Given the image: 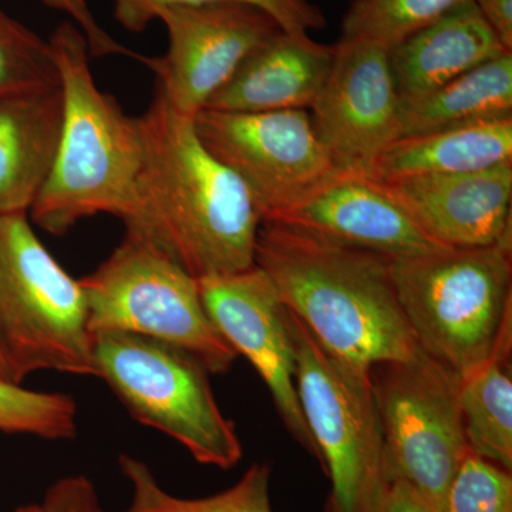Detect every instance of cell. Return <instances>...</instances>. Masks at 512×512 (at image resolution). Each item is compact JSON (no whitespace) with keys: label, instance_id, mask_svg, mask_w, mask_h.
I'll return each instance as SVG.
<instances>
[{"label":"cell","instance_id":"6da1fadb","mask_svg":"<svg viewBox=\"0 0 512 512\" xmlns=\"http://www.w3.org/2000/svg\"><path fill=\"white\" fill-rule=\"evenodd\" d=\"M137 120L136 214L126 227L144 232L195 279L252 268L262 218L244 183L204 147L194 119L157 92Z\"/></svg>","mask_w":512,"mask_h":512},{"label":"cell","instance_id":"7a4b0ae2","mask_svg":"<svg viewBox=\"0 0 512 512\" xmlns=\"http://www.w3.org/2000/svg\"><path fill=\"white\" fill-rule=\"evenodd\" d=\"M255 265L333 356L369 370L420 352L397 298L392 259L262 222Z\"/></svg>","mask_w":512,"mask_h":512},{"label":"cell","instance_id":"3957f363","mask_svg":"<svg viewBox=\"0 0 512 512\" xmlns=\"http://www.w3.org/2000/svg\"><path fill=\"white\" fill-rule=\"evenodd\" d=\"M49 42L63 96L62 134L52 173L29 215L56 237L100 214L127 224L136 214L141 163L137 117L101 92L86 37L74 23L57 26Z\"/></svg>","mask_w":512,"mask_h":512},{"label":"cell","instance_id":"277c9868","mask_svg":"<svg viewBox=\"0 0 512 512\" xmlns=\"http://www.w3.org/2000/svg\"><path fill=\"white\" fill-rule=\"evenodd\" d=\"M392 276L417 345L461 380L511 352L512 247L392 259Z\"/></svg>","mask_w":512,"mask_h":512},{"label":"cell","instance_id":"5b68a950","mask_svg":"<svg viewBox=\"0 0 512 512\" xmlns=\"http://www.w3.org/2000/svg\"><path fill=\"white\" fill-rule=\"evenodd\" d=\"M29 215L0 214V372L22 384L55 370L97 377L80 281L37 238Z\"/></svg>","mask_w":512,"mask_h":512},{"label":"cell","instance_id":"8992f818","mask_svg":"<svg viewBox=\"0 0 512 512\" xmlns=\"http://www.w3.org/2000/svg\"><path fill=\"white\" fill-rule=\"evenodd\" d=\"M288 326L299 404L330 480L323 512H384L392 484L369 370L329 353L289 309Z\"/></svg>","mask_w":512,"mask_h":512},{"label":"cell","instance_id":"52a82bcc","mask_svg":"<svg viewBox=\"0 0 512 512\" xmlns=\"http://www.w3.org/2000/svg\"><path fill=\"white\" fill-rule=\"evenodd\" d=\"M92 335L128 333L168 343L224 375L237 352L205 311L198 279L134 227L109 258L79 279Z\"/></svg>","mask_w":512,"mask_h":512},{"label":"cell","instance_id":"ba28073f","mask_svg":"<svg viewBox=\"0 0 512 512\" xmlns=\"http://www.w3.org/2000/svg\"><path fill=\"white\" fill-rule=\"evenodd\" d=\"M93 340L97 377L134 420L167 434L204 466H237L244 453L237 427L222 414L210 372L194 356L128 333Z\"/></svg>","mask_w":512,"mask_h":512},{"label":"cell","instance_id":"9c48e42d","mask_svg":"<svg viewBox=\"0 0 512 512\" xmlns=\"http://www.w3.org/2000/svg\"><path fill=\"white\" fill-rule=\"evenodd\" d=\"M382 423L390 484L406 483L444 512L447 491L470 453L460 409L461 379L420 350L369 369Z\"/></svg>","mask_w":512,"mask_h":512},{"label":"cell","instance_id":"30bf717a","mask_svg":"<svg viewBox=\"0 0 512 512\" xmlns=\"http://www.w3.org/2000/svg\"><path fill=\"white\" fill-rule=\"evenodd\" d=\"M194 127L204 147L251 194L262 222L305 200L336 173L308 110H201Z\"/></svg>","mask_w":512,"mask_h":512},{"label":"cell","instance_id":"8fae6325","mask_svg":"<svg viewBox=\"0 0 512 512\" xmlns=\"http://www.w3.org/2000/svg\"><path fill=\"white\" fill-rule=\"evenodd\" d=\"M157 20L168 50L141 63L156 76V92L171 109L194 119L256 47L281 28L262 10L241 3L173 6Z\"/></svg>","mask_w":512,"mask_h":512},{"label":"cell","instance_id":"7c38bea8","mask_svg":"<svg viewBox=\"0 0 512 512\" xmlns=\"http://www.w3.org/2000/svg\"><path fill=\"white\" fill-rule=\"evenodd\" d=\"M400 109L389 50L342 37L325 86L309 110L336 171L373 177L379 158L400 138Z\"/></svg>","mask_w":512,"mask_h":512},{"label":"cell","instance_id":"4fadbf2b","mask_svg":"<svg viewBox=\"0 0 512 512\" xmlns=\"http://www.w3.org/2000/svg\"><path fill=\"white\" fill-rule=\"evenodd\" d=\"M205 311L237 355L247 357L271 392L289 434L319 461L296 390L288 309L261 268L198 279Z\"/></svg>","mask_w":512,"mask_h":512},{"label":"cell","instance_id":"5bb4252c","mask_svg":"<svg viewBox=\"0 0 512 512\" xmlns=\"http://www.w3.org/2000/svg\"><path fill=\"white\" fill-rule=\"evenodd\" d=\"M264 222L390 259L451 249L429 237L389 187L372 175L336 171L305 200Z\"/></svg>","mask_w":512,"mask_h":512},{"label":"cell","instance_id":"9a60e30c","mask_svg":"<svg viewBox=\"0 0 512 512\" xmlns=\"http://www.w3.org/2000/svg\"><path fill=\"white\" fill-rule=\"evenodd\" d=\"M384 184L420 228L444 247H512V163Z\"/></svg>","mask_w":512,"mask_h":512},{"label":"cell","instance_id":"2e32d148","mask_svg":"<svg viewBox=\"0 0 512 512\" xmlns=\"http://www.w3.org/2000/svg\"><path fill=\"white\" fill-rule=\"evenodd\" d=\"M335 46L322 45L309 35L279 30L242 62L205 109L262 113L311 110L325 86Z\"/></svg>","mask_w":512,"mask_h":512},{"label":"cell","instance_id":"e0dca14e","mask_svg":"<svg viewBox=\"0 0 512 512\" xmlns=\"http://www.w3.org/2000/svg\"><path fill=\"white\" fill-rule=\"evenodd\" d=\"M508 52L470 0L407 37L390 50L389 59L397 93L407 101Z\"/></svg>","mask_w":512,"mask_h":512},{"label":"cell","instance_id":"ac0fdd59","mask_svg":"<svg viewBox=\"0 0 512 512\" xmlns=\"http://www.w3.org/2000/svg\"><path fill=\"white\" fill-rule=\"evenodd\" d=\"M62 124L60 86L0 99V214L29 215L55 165Z\"/></svg>","mask_w":512,"mask_h":512},{"label":"cell","instance_id":"d6986e66","mask_svg":"<svg viewBox=\"0 0 512 512\" xmlns=\"http://www.w3.org/2000/svg\"><path fill=\"white\" fill-rule=\"evenodd\" d=\"M507 163H512V119L400 137L379 158L373 177L392 183L427 175L476 173Z\"/></svg>","mask_w":512,"mask_h":512},{"label":"cell","instance_id":"ffe728a7","mask_svg":"<svg viewBox=\"0 0 512 512\" xmlns=\"http://www.w3.org/2000/svg\"><path fill=\"white\" fill-rule=\"evenodd\" d=\"M512 119V52L433 90L402 101L400 137Z\"/></svg>","mask_w":512,"mask_h":512},{"label":"cell","instance_id":"44dd1931","mask_svg":"<svg viewBox=\"0 0 512 512\" xmlns=\"http://www.w3.org/2000/svg\"><path fill=\"white\" fill-rule=\"evenodd\" d=\"M460 409L470 450L512 471L511 352L461 380Z\"/></svg>","mask_w":512,"mask_h":512},{"label":"cell","instance_id":"7402d4cb","mask_svg":"<svg viewBox=\"0 0 512 512\" xmlns=\"http://www.w3.org/2000/svg\"><path fill=\"white\" fill-rule=\"evenodd\" d=\"M121 473L130 481L133 497L123 512H272L271 467L255 463L237 484L202 498H181L165 491L144 461L119 457Z\"/></svg>","mask_w":512,"mask_h":512},{"label":"cell","instance_id":"603a6c76","mask_svg":"<svg viewBox=\"0 0 512 512\" xmlns=\"http://www.w3.org/2000/svg\"><path fill=\"white\" fill-rule=\"evenodd\" d=\"M470 0H353L343 19L342 37L362 39L392 50Z\"/></svg>","mask_w":512,"mask_h":512},{"label":"cell","instance_id":"cb8c5ba5","mask_svg":"<svg viewBox=\"0 0 512 512\" xmlns=\"http://www.w3.org/2000/svg\"><path fill=\"white\" fill-rule=\"evenodd\" d=\"M0 433L72 440L77 404L69 394L36 392L0 377Z\"/></svg>","mask_w":512,"mask_h":512},{"label":"cell","instance_id":"d4e9b609","mask_svg":"<svg viewBox=\"0 0 512 512\" xmlns=\"http://www.w3.org/2000/svg\"><path fill=\"white\" fill-rule=\"evenodd\" d=\"M59 86L49 40L0 9V99Z\"/></svg>","mask_w":512,"mask_h":512},{"label":"cell","instance_id":"484cf974","mask_svg":"<svg viewBox=\"0 0 512 512\" xmlns=\"http://www.w3.org/2000/svg\"><path fill=\"white\" fill-rule=\"evenodd\" d=\"M114 18L131 33H141L157 20L158 13L173 6H198L210 3H241L265 12L282 32L309 35L325 28L326 18L309 0H111Z\"/></svg>","mask_w":512,"mask_h":512},{"label":"cell","instance_id":"4316f807","mask_svg":"<svg viewBox=\"0 0 512 512\" xmlns=\"http://www.w3.org/2000/svg\"><path fill=\"white\" fill-rule=\"evenodd\" d=\"M444 512H512L511 471L470 451L448 487Z\"/></svg>","mask_w":512,"mask_h":512},{"label":"cell","instance_id":"83f0119b","mask_svg":"<svg viewBox=\"0 0 512 512\" xmlns=\"http://www.w3.org/2000/svg\"><path fill=\"white\" fill-rule=\"evenodd\" d=\"M40 2L47 8L64 13L70 22L82 30L87 45H89L90 56H127L137 62H141L143 59V55H138L133 50L121 45L100 25L90 8L89 0H40Z\"/></svg>","mask_w":512,"mask_h":512},{"label":"cell","instance_id":"f1b7e54d","mask_svg":"<svg viewBox=\"0 0 512 512\" xmlns=\"http://www.w3.org/2000/svg\"><path fill=\"white\" fill-rule=\"evenodd\" d=\"M16 512H104L99 494L86 476L60 478L50 485L42 503L25 505Z\"/></svg>","mask_w":512,"mask_h":512},{"label":"cell","instance_id":"f546056e","mask_svg":"<svg viewBox=\"0 0 512 512\" xmlns=\"http://www.w3.org/2000/svg\"><path fill=\"white\" fill-rule=\"evenodd\" d=\"M488 25L508 50H512V0H473Z\"/></svg>","mask_w":512,"mask_h":512},{"label":"cell","instance_id":"4dcf8cb0","mask_svg":"<svg viewBox=\"0 0 512 512\" xmlns=\"http://www.w3.org/2000/svg\"><path fill=\"white\" fill-rule=\"evenodd\" d=\"M384 512H439L406 483L390 485Z\"/></svg>","mask_w":512,"mask_h":512},{"label":"cell","instance_id":"1f68e13d","mask_svg":"<svg viewBox=\"0 0 512 512\" xmlns=\"http://www.w3.org/2000/svg\"><path fill=\"white\" fill-rule=\"evenodd\" d=\"M0 377H2V372H0ZM2 379H3V377H2Z\"/></svg>","mask_w":512,"mask_h":512}]
</instances>
